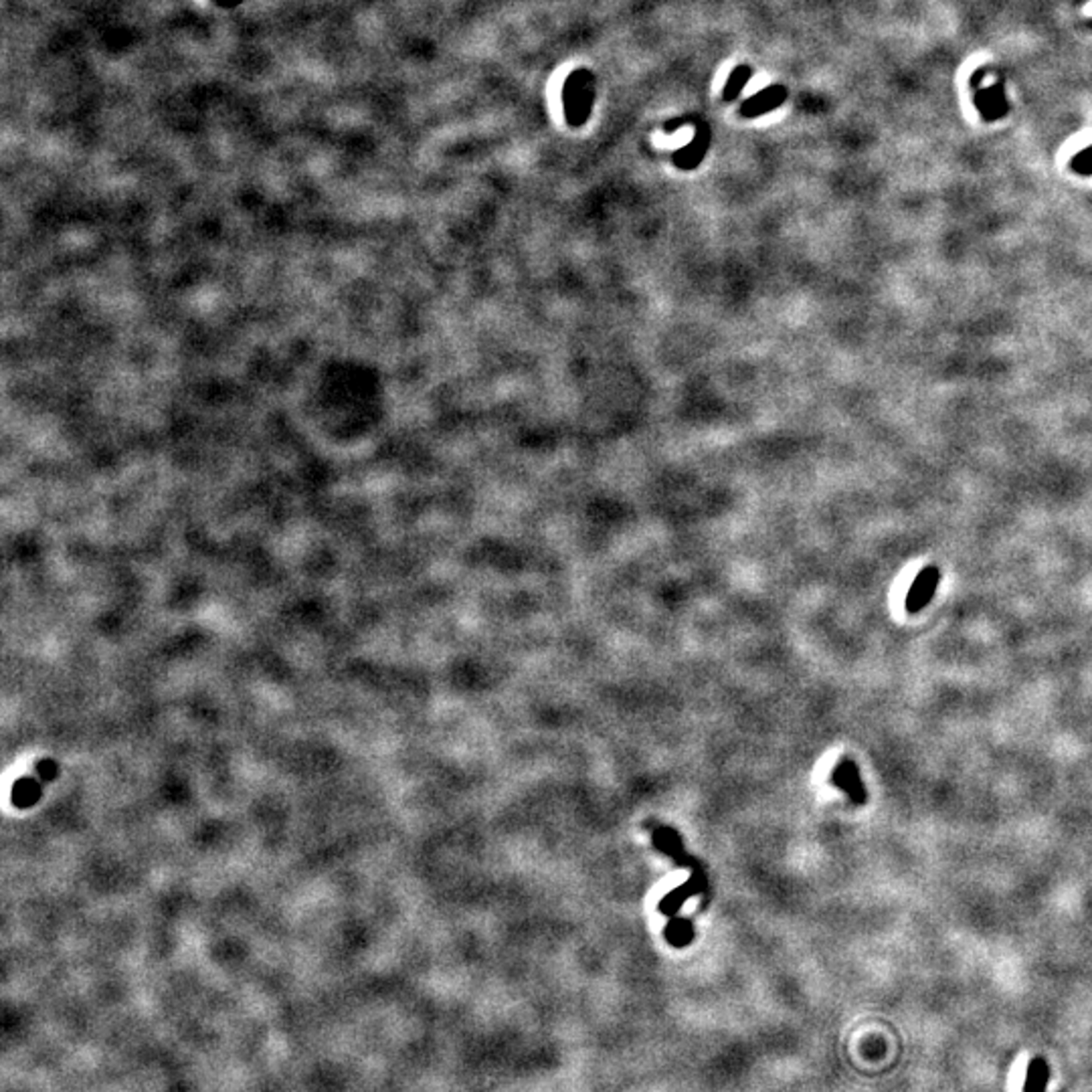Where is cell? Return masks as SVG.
<instances>
[{
	"label": "cell",
	"mask_w": 1092,
	"mask_h": 1092,
	"mask_svg": "<svg viewBox=\"0 0 1092 1092\" xmlns=\"http://www.w3.org/2000/svg\"><path fill=\"white\" fill-rule=\"evenodd\" d=\"M593 104H595V75L589 69H575L563 86V107L569 126H585L589 122Z\"/></svg>",
	"instance_id": "cell-1"
},
{
	"label": "cell",
	"mask_w": 1092,
	"mask_h": 1092,
	"mask_svg": "<svg viewBox=\"0 0 1092 1092\" xmlns=\"http://www.w3.org/2000/svg\"><path fill=\"white\" fill-rule=\"evenodd\" d=\"M938 581H941V570L937 567H926L922 569L913 585H910V591L907 595V611L908 613H919L931 603L932 595H935Z\"/></svg>",
	"instance_id": "cell-2"
},
{
	"label": "cell",
	"mask_w": 1092,
	"mask_h": 1092,
	"mask_svg": "<svg viewBox=\"0 0 1092 1092\" xmlns=\"http://www.w3.org/2000/svg\"><path fill=\"white\" fill-rule=\"evenodd\" d=\"M785 100H787V89H785L783 86H769L765 89H761V92H757L752 98H749L743 106H740V116L749 118V120H752V118H761L769 114V112L777 110V107L783 106Z\"/></svg>",
	"instance_id": "cell-3"
},
{
	"label": "cell",
	"mask_w": 1092,
	"mask_h": 1092,
	"mask_svg": "<svg viewBox=\"0 0 1092 1092\" xmlns=\"http://www.w3.org/2000/svg\"><path fill=\"white\" fill-rule=\"evenodd\" d=\"M710 146V128L706 126L704 122L698 124L696 128L694 138L690 140L688 146H684L682 150L674 152V164L682 171H694L696 166H700L703 158L706 156Z\"/></svg>",
	"instance_id": "cell-4"
},
{
	"label": "cell",
	"mask_w": 1092,
	"mask_h": 1092,
	"mask_svg": "<svg viewBox=\"0 0 1092 1092\" xmlns=\"http://www.w3.org/2000/svg\"><path fill=\"white\" fill-rule=\"evenodd\" d=\"M831 783L836 785L837 789L846 791L848 797L856 803V805H864L866 803V789L862 779H860V771L856 767V763L852 759H842L837 763V767L831 773Z\"/></svg>",
	"instance_id": "cell-5"
},
{
	"label": "cell",
	"mask_w": 1092,
	"mask_h": 1092,
	"mask_svg": "<svg viewBox=\"0 0 1092 1092\" xmlns=\"http://www.w3.org/2000/svg\"><path fill=\"white\" fill-rule=\"evenodd\" d=\"M752 77V69L751 65H737L728 75L727 83H724L722 89V100L724 101H734L743 94V89L746 87V83L751 81Z\"/></svg>",
	"instance_id": "cell-6"
},
{
	"label": "cell",
	"mask_w": 1092,
	"mask_h": 1092,
	"mask_svg": "<svg viewBox=\"0 0 1092 1092\" xmlns=\"http://www.w3.org/2000/svg\"><path fill=\"white\" fill-rule=\"evenodd\" d=\"M1050 1068L1044 1058H1034L1028 1066V1078L1023 1084V1092H1044L1046 1083H1048Z\"/></svg>",
	"instance_id": "cell-7"
},
{
	"label": "cell",
	"mask_w": 1092,
	"mask_h": 1092,
	"mask_svg": "<svg viewBox=\"0 0 1092 1092\" xmlns=\"http://www.w3.org/2000/svg\"><path fill=\"white\" fill-rule=\"evenodd\" d=\"M690 935H692V931H690L688 922L684 920L680 922L674 920L670 926H667V938H670L674 944H686L690 941Z\"/></svg>",
	"instance_id": "cell-8"
},
{
	"label": "cell",
	"mask_w": 1092,
	"mask_h": 1092,
	"mask_svg": "<svg viewBox=\"0 0 1092 1092\" xmlns=\"http://www.w3.org/2000/svg\"><path fill=\"white\" fill-rule=\"evenodd\" d=\"M1074 168H1077V171L1083 172V174L1084 172L1090 174L1092 172V150L1084 152V154H1080L1077 158V162H1074Z\"/></svg>",
	"instance_id": "cell-9"
},
{
	"label": "cell",
	"mask_w": 1092,
	"mask_h": 1092,
	"mask_svg": "<svg viewBox=\"0 0 1092 1092\" xmlns=\"http://www.w3.org/2000/svg\"><path fill=\"white\" fill-rule=\"evenodd\" d=\"M688 122H692V118L684 116V118H672V120L664 122V132L666 134H674L676 130H680L682 126H686Z\"/></svg>",
	"instance_id": "cell-10"
}]
</instances>
